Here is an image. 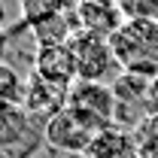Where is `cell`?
I'll use <instances>...</instances> for the list:
<instances>
[{"mask_svg": "<svg viewBox=\"0 0 158 158\" xmlns=\"http://www.w3.org/2000/svg\"><path fill=\"white\" fill-rule=\"evenodd\" d=\"M110 46L125 73L158 79V21H125L110 37Z\"/></svg>", "mask_w": 158, "mask_h": 158, "instance_id": "obj_1", "label": "cell"}, {"mask_svg": "<svg viewBox=\"0 0 158 158\" xmlns=\"http://www.w3.org/2000/svg\"><path fill=\"white\" fill-rule=\"evenodd\" d=\"M67 113L85 125L88 131H106L116 122V94L106 82H82L76 79L67 91Z\"/></svg>", "mask_w": 158, "mask_h": 158, "instance_id": "obj_2", "label": "cell"}, {"mask_svg": "<svg viewBox=\"0 0 158 158\" xmlns=\"http://www.w3.org/2000/svg\"><path fill=\"white\" fill-rule=\"evenodd\" d=\"M70 49H73V58H76V76L82 82H106L116 70H122L116 55H113L110 37L76 31L70 37Z\"/></svg>", "mask_w": 158, "mask_h": 158, "instance_id": "obj_3", "label": "cell"}, {"mask_svg": "<svg viewBox=\"0 0 158 158\" xmlns=\"http://www.w3.org/2000/svg\"><path fill=\"white\" fill-rule=\"evenodd\" d=\"M0 149L9 158H27L37 149V131L24 106L0 103Z\"/></svg>", "mask_w": 158, "mask_h": 158, "instance_id": "obj_4", "label": "cell"}, {"mask_svg": "<svg viewBox=\"0 0 158 158\" xmlns=\"http://www.w3.org/2000/svg\"><path fill=\"white\" fill-rule=\"evenodd\" d=\"M43 140L58 149V152H70V155H85L91 140H94V131H88L85 125H79L76 118L70 116L67 110L52 116L46 125H43Z\"/></svg>", "mask_w": 158, "mask_h": 158, "instance_id": "obj_5", "label": "cell"}, {"mask_svg": "<svg viewBox=\"0 0 158 158\" xmlns=\"http://www.w3.org/2000/svg\"><path fill=\"white\" fill-rule=\"evenodd\" d=\"M34 73L43 76L46 82H55L70 88L76 82V58H73V49L70 43H61V46H40L37 55H34Z\"/></svg>", "mask_w": 158, "mask_h": 158, "instance_id": "obj_6", "label": "cell"}, {"mask_svg": "<svg viewBox=\"0 0 158 158\" xmlns=\"http://www.w3.org/2000/svg\"><path fill=\"white\" fill-rule=\"evenodd\" d=\"M73 12H76L79 31L100 34V37H113L125 24V15L116 0H76Z\"/></svg>", "mask_w": 158, "mask_h": 158, "instance_id": "obj_7", "label": "cell"}, {"mask_svg": "<svg viewBox=\"0 0 158 158\" xmlns=\"http://www.w3.org/2000/svg\"><path fill=\"white\" fill-rule=\"evenodd\" d=\"M67 91L70 88H64V85H55V82H46L43 76H34L27 79V88H24V110H27V116L34 118H49L58 116L67 110Z\"/></svg>", "mask_w": 158, "mask_h": 158, "instance_id": "obj_8", "label": "cell"}, {"mask_svg": "<svg viewBox=\"0 0 158 158\" xmlns=\"http://www.w3.org/2000/svg\"><path fill=\"white\" fill-rule=\"evenodd\" d=\"M73 6H76L73 0H19V12H21L24 27H40L46 21L70 12Z\"/></svg>", "mask_w": 158, "mask_h": 158, "instance_id": "obj_9", "label": "cell"}, {"mask_svg": "<svg viewBox=\"0 0 158 158\" xmlns=\"http://www.w3.org/2000/svg\"><path fill=\"white\" fill-rule=\"evenodd\" d=\"M85 155L88 158H131L134 155V143H131V137L125 131L106 128V131L94 134V140H91Z\"/></svg>", "mask_w": 158, "mask_h": 158, "instance_id": "obj_10", "label": "cell"}, {"mask_svg": "<svg viewBox=\"0 0 158 158\" xmlns=\"http://www.w3.org/2000/svg\"><path fill=\"white\" fill-rule=\"evenodd\" d=\"M24 88H27V79H21V73L0 61V103H12V106H24Z\"/></svg>", "mask_w": 158, "mask_h": 158, "instance_id": "obj_11", "label": "cell"}, {"mask_svg": "<svg viewBox=\"0 0 158 158\" xmlns=\"http://www.w3.org/2000/svg\"><path fill=\"white\" fill-rule=\"evenodd\" d=\"M125 21H158V0H116Z\"/></svg>", "mask_w": 158, "mask_h": 158, "instance_id": "obj_12", "label": "cell"}, {"mask_svg": "<svg viewBox=\"0 0 158 158\" xmlns=\"http://www.w3.org/2000/svg\"><path fill=\"white\" fill-rule=\"evenodd\" d=\"M143 113H152V116H158V79H152V82H149V88H146Z\"/></svg>", "mask_w": 158, "mask_h": 158, "instance_id": "obj_13", "label": "cell"}, {"mask_svg": "<svg viewBox=\"0 0 158 158\" xmlns=\"http://www.w3.org/2000/svg\"><path fill=\"white\" fill-rule=\"evenodd\" d=\"M6 46H9V31L0 24V61L6 58Z\"/></svg>", "mask_w": 158, "mask_h": 158, "instance_id": "obj_14", "label": "cell"}, {"mask_svg": "<svg viewBox=\"0 0 158 158\" xmlns=\"http://www.w3.org/2000/svg\"><path fill=\"white\" fill-rule=\"evenodd\" d=\"M140 155H143V158H158V146H143Z\"/></svg>", "mask_w": 158, "mask_h": 158, "instance_id": "obj_15", "label": "cell"}, {"mask_svg": "<svg viewBox=\"0 0 158 158\" xmlns=\"http://www.w3.org/2000/svg\"><path fill=\"white\" fill-rule=\"evenodd\" d=\"M6 21V6H3V0H0V24Z\"/></svg>", "mask_w": 158, "mask_h": 158, "instance_id": "obj_16", "label": "cell"}]
</instances>
